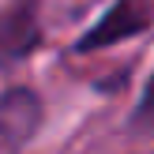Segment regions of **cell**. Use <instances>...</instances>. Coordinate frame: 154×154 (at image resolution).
<instances>
[{
  "mask_svg": "<svg viewBox=\"0 0 154 154\" xmlns=\"http://www.w3.org/2000/svg\"><path fill=\"white\" fill-rule=\"evenodd\" d=\"M45 128V102L34 87L11 83L0 90V154H23Z\"/></svg>",
  "mask_w": 154,
  "mask_h": 154,
  "instance_id": "cell-2",
  "label": "cell"
},
{
  "mask_svg": "<svg viewBox=\"0 0 154 154\" xmlns=\"http://www.w3.org/2000/svg\"><path fill=\"white\" fill-rule=\"evenodd\" d=\"M154 30V0H113L87 30L72 42L75 57H87V53H102L113 49L120 42H132V38Z\"/></svg>",
  "mask_w": 154,
  "mask_h": 154,
  "instance_id": "cell-1",
  "label": "cell"
},
{
  "mask_svg": "<svg viewBox=\"0 0 154 154\" xmlns=\"http://www.w3.org/2000/svg\"><path fill=\"white\" fill-rule=\"evenodd\" d=\"M132 128H150L154 124V72L143 79V90H139V102H135L132 109V120H128Z\"/></svg>",
  "mask_w": 154,
  "mask_h": 154,
  "instance_id": "cell-4",
  "label": "cell"
},
{
  "mask_svg": "<svg viewBox=\"0 0 154 154\" xmlns=\"http://www.w3.org/2000/svg\"><path fill=\"white\" fill-rule=\"evenodd\" d=\"M19 4H38V8H42V0H19Z\"/></svg>",
  "mask_w": 154,
  "mask_h": 154,
  "instance_id": "cell-5",
  "label": "cell"
},
{
  "mask_svg": "<svg viewBox=\"0 0 154 154\" xmlns=\"http://www.w3.org/2000/svg\"><path fill=\"white\" fill-rule=\"evenodd\" d=\"M45 42V26L42 15H38V4H11L0 11V75L15 72L19 64H26Z\"/></svg>",
  "mask_w": 154,
  "mask_h": 154,
  "instance_id": "cell-3",
  "label": "cell"
}]
</instances>
